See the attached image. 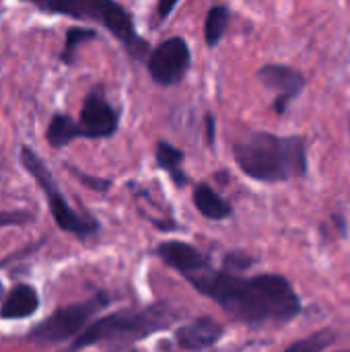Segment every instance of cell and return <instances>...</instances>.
I'll return each mask as SVG.
<instances>
[{"instance_id":"7a4b0ae2","label":"cell","mask_w":350,"mask_h":352,"mask_svg":"<svg viewBox=\"0 0 350 352\" xmlns=\"http://www.w3.org/2000/svg\"><path fill=\"white\" fill-rule=\"evenodd\" d=\"M233 157L237 167L258 182H289L307 173V146L301 136L248 132L235 142Z\"/></svg>"},{"instance_id":"277c9868","label":"cell","mask_w":350,"mask_h":352,"mask_svg":"<svg viewBox=\"0 0 350 352\" xmlns=\"http://www.w3.org/2000/svg\"><path fill=\"white\" fill-rule=\"evenodd\" d=\"M35 8L52 14H66L72 19H89L101 23L134 58H142L149 43L136 33L132 14L118 2L111 0H41L33 2Z\"/></svg>"},{"instance_id":"4fadbf2b","label":"cell","mask_w":350,"mask_h":352,"mask_svg":"<svg viewBox=\"0 0 350 352\" xmlns=\"http://www.w3.org/2000/svg\"><path fill=\"white\" fill-rule=\"evenodd\" d=\"M76 138H85V132L80 128V124L76 120H72L66 113H54L47 128H45V140L50 146L54 148H64L68 146L72 140Z\"/></svg>"},{"instance_id":"6da1fadb","label":"cell","mask_w":350,"mask_h":352,"mask_svg":"<svg viewBox=\"0 0 350 352\" xmlns=\"http://www.w3.org/2000/svg\"><path fill=\"white\" fill-rule=\"evenodd\" d=\"M188 283L219 303L231 318L248 326L287 324L301 309L295 289L281 274L241 278L235 272L212 270L208 266L190 276Z\"/></svg>"},{"instance_id":"44dd1931","label":"cell","mask_w":350,"mask_h":352,"mask_svg":"<svg viewBox=\"0 0 350 352\" xmlns=\"http://www.w3.org/2000/svg\"><path fill=\"white\" fill-rule=\"evenodd\" d=\"M175 4H177V2H171V4H165V2H163V4H159V10H161L159 19H165V16H167V14H169V12L175 8Z\"/></svg>"},{"instance_id":"e0dca14e","label":"cell","mask_w":350,"mask_h":352,"mask_svg":"<svg viewBox=\"0 0 350 352\" xmlns=\"http://www.w3.org/2000/svg\"><path fill=\"white\" fill-rule=\"evenodd\" d=\"M99 35H97L95 29H89V27H70L66 31V37H64V47L60 52V60L64 64H72L76 47L83 45V43H87V41H93Z\"/></svg>"},{"instance_id":"8fae6325","label":"cell","mask_w":350,"mask_h":352,"mask_svg":"<svg viewBox=\"0 0 350 352\" xmlns=\"http://www.w3.org/2000/svg\"><path fill=\"white\" fill-rule=\"evenodd\" d=\"M223 336V326L217 324L212 318H196L194 322L175 330V340L186 351H206L215 346Z\"/></svg>"},{"instance_id":"5b68a950","label":"cell","mask_w":350,"mask_h":352,"mask_svg":"<svg viewBox=\"0 0 350 352\" xmlns=\"http://www.w3.org/2000/svg\"><path fill=\"white\" fill-rule=\"evenodd\" d=\"M19 159H21V165L25 167V171L37 182L39 190L45 194L47 206H50V210H52V217H54L56 225H58L62 231L72 233V235H76L78 239L91 237V235H95V233L99 231V223H97L95 219L76 212V210L68 204V200H66L64 192L60 190L56 177L52 175L50 167H47L45 161L33 151V146L23 144V146H21V153H19Z\"/></svg>"},{"instance_id":"9c48e42d","label":"cell","mask_w":350,"mask_h":352,"mask_svg":"<svg viewBox=\"0 0 350 352\" xmlns=\"http://www.w3.org/2000/svg\"><path fill=\"white\" fill-rule=\"evenodd\" d=\"M258 78L264 82L266 89L276 93V101H274V109L278 113H283L289 103L303 91L305 87V78L299 70L291 68V66H283V64H264L258 70Z\"/></svg>"},{"instance_id":"ba28073f","label":"cell","mask_w":350,"mask_h":352,"mask_svg":"<svg viewBox=\"0 0 350 352\" xmlns=\"http://www.w3.org/2000/svg\"><path fill=\"white\" fill-rule=\"evenodd\" d=\"M80 128L85 138H109L120 126V116L116 107L107 101L101 85L93 87L80 107Z\"/></svg>"},{"instance_id":"52a82bcc","label":"cell","mask_w":350,"mask_h":352,"mask_svg":"<svg viewBox=\"0 0 350 352\" xmlns=\"http://www.w3.org/2000/svg\"><path fill=\"white\" fill-rule=\"evenodd\" d=\"M192 54L182 37H169L161 41L149 56V74L157 85L173 87L177 85L190 70Z\"/></svg>"},{"instance_id":"5bb4252c","label":"cell","mask_w":350,"mask_h":352,"mask_svg":"<svg viewBox=\"0 0 350 352\" xmlns=\"http://www.w3.org/2000/svg\"><path fill=\"white\" fill-rule=\"evenodd\" d=\"M194 206L200 210V214L212 221H225L233 214V206L225 198H221L208 184H198L194 188Z\"/></svg>"},{"instance_id":"3957f363","label":"cell","mask_w":350,"mask_h":352,"mask_svg":"<svg viewBox=\"0 0 350 352\" xmlns=\"http://www.w3.org/2000/svg\"><path fill=\"white\" fill-rule=\"evenodd\" d=\"M177 311L169 305H153L146 309H126L103 316L89 324V328L66 349V352H80L95 344H130L142 340L155 332L165 330L177 320Z\"/></svg>"},{"instance_id":"2e32d148","label":"cell","mask_w":350,"mask_h":352,"mask_svg":"<svg viewBox=\"0 0 350 352\" xmlns=\"http://www.w3.org/2000/svg\"><path fill=\"white\" fill-rule=\"evenodd\" d=\"M229 16H231L229 8L223 4H217L208 10L206 23H204V37H206V43L210 47H215L223 39V33L229 25Z\"/></svg>"},{"instance_id":"7c38bea8","label":"cell","mask_w":350,"mask_h":352,"mask_svg":"<svg viewBox=\"0 0 350 352\" xmlns=\"http://www.w3.org/2000/svg\"><path fill=\"white\" fill-rule=\"evenodd\" d=\"M39 305H41L39 295L31 285H17L6 293L0 305V320H6V322L27 320L33 314H37Z\"/></svg>"},{"instance_id":"603a6c76","label":"cell","mask_w":350,"mask_h":352,"mask_svg":"<svg viewBox=\"0 0 350 352\" xmlns=\"http://www.w3.org/2000/svg\"><path fill=\"white\" fill-rule=\"evenodd\" d=\"M338 352H350V351H338Z\"/></svg>"},{"instance_id":"7402d4cb","label":"cell","mask_w":350,"mask_h":352,"mask_svg":"<svg viewBox=\"0 0 350 352\" xmlns=\"http://www.w3.org/2000/svg\"><path fill=\"white\" fill-rule=\"evenodd\" d=\"M4 297H6V295H4V285H2V280H0V301H4Z\"/></svg>"},{"instance_id":"d6986e66","label":"cell","mask_w":350,"mask_h":352,"mask_svg":"<svg viewBox=\"0 0 350 352\" xmlns=\"http://www.w3.org/2000/svg\"><path fill=\"white\" fill-rule=\"evenodd\" d=\"M27 223H33V214L29 210H0V229L23 227Z\"/></svg>"},{"instance_id":"9a60e30c","label":"cell","mask_w":350,"mask_h":352,"mask_svg":"<svg viewBox=\"0 0 350 352\" xmlns=\"http://www.w3.org/2000/svg\"><path fill=\"white\" fill-rule=\"evenodd\" d=\"M155 159H157L159 167L165 169V171L171 175V179H173L179 188L188 184V175H186L184 169H182L184 153H182L179 148H175V146L169 144V142H159V144H157V151H155Z\"/></svg>"},{"instance_id":"ffe728a7","label":"cell","mask_w":350,"mask_h":352,"mask_svg":"<svg viewBox=\"0 0 350 352\" xmlns=\"http://www.w3.org/2000/svg\"><path fill=\"white\" fill-rule=\"evenodd\" d=\"M215 118L210 113H206V136H208V142L212 144L215 142Z\"/></svg>"},{"instance_id":"30bf717a","label":"cell","mask_w":350,"mask_h":352,"mask_svg":"<svg viewBox=\"0 0 350 352\" xmlns=\"http://www.w3.org/2000/svg\"><path fill=\"white\" fill-rule=\"evenodd\" d=\"M155 254H157L167 266H171V268L177 270L179 274H184L186 280H188L190 276H194V274H198V272H202L204 268L210 266L208 258H206L202 252H198L194 245L184 243V241H165V243H161V245L155 250Z\"/></svg>"},{"instance_id":"8992f818","label":"cell","mask_w":350,"mask_h":352,"mask_svg":"<svg viewBox=\"0 0 350 352\" xmlns=\"http://www.w3.org/2000/svg\"><path fill=\"white\" fill-rule=\"evenodd\" d=\"M105 305H107L105 297H93L89 301L58 307L43 322L31 328V332L27 334V340L37 342V344H60L66 340L74 342L89 328L91 318Z\"/></svg>"},{"instance_id":"ac0fdd59","label":"cell","mask_w":350,"mask_h":352,"mask_svg":"<svg viewBox=\"0 0 350 352\" xmlns=\"http://www.w3.org/2000/svg\"><path fill=\"white\" fill-rule=\"evenodd\" d=\"M336 342V332H332L330 328L320 330L303 340L293 342L287 351L283 352H324L326 349H330Z\"/></svg>"}]
</instances>
